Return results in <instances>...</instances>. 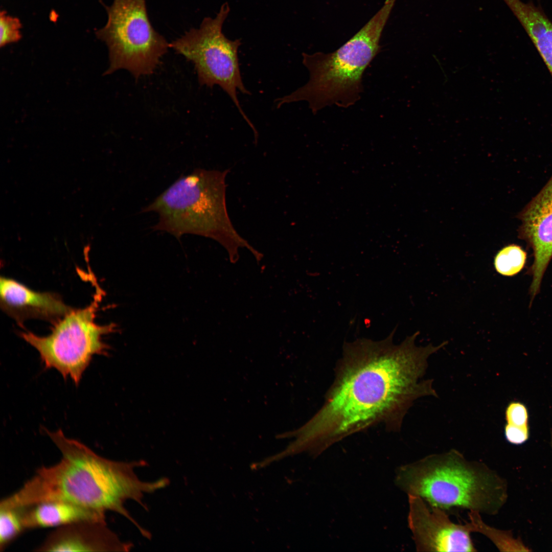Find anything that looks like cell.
Here are the masks:
<instances>
[{"label": "cell", "mask_w": 552, "mask_h": 552, "mask_svg": "<svg viewBox=\"0 0 552 552\" xmlns=\"http://www.w3.org/2000/svg\"><path fill=\"white\" fill-rule=\"evenodd\" d=\"M122 542L105 522L86 521L57 527L36 548L37 551H126Z\"/></svg>", "instance_id": "7c38bea8"}, {"label": "cell", "mask_w": 552, "mask_h": 552, "mask_svg": "<svg viewBox=\"0 0 552 552\" xmlns=\"http://www.w3.org/2000/svg\"><path fill=\"white\" fill-rule=\"evenodd\" d=\"M507 424L518 426H528V412L525 406L520 402H512L505 410Z\"/></svg>", "instance_id": "ac0fdd59"}, {"label": "cell", "mask_w": 552, "mask_h": 552, "mask_svg": "<svg viewBox=\"0 0 552 552\" xmlns=\"http://www.w3.org/2000/svg\"><path fill=\"white\" fill-rule=\"evenodd\" d=\"M394 483L407 496L444 510L461 508L489 515L499 511L507 496L505 484L494 470L455 449L398 466Z\"/></svg>", "instance_id": "3957f363"}, {"label": "cell", "mask_w": 552, "mask_h": 552, "mask_svg": "<svg viewBox=\"0 0 552 552\" xmlns=\"http://www.w3.org/2000/svg\"><path fill=\"white\" fill-rule=\"evenodd\" d=\"M26 530L19 508L0 507V550Z\"/></svg>", "instance_id": "2e32d148"}, {"label": "cell", "mask_w": 552, "mask_h": 552, "mask_svg": "<svg viewBox=\"0 0 552 552\" xmlns=\"http://www.w3.org/2000/svg\"><path fill=\"white\" fill-rule=\"evenodd\" d=\"M519 238L533 251L534 262L527 273L532 275V302L539 292L542 279L552 259V175L541 190L520 212Z\"/></svg>", "instance_id": "30bf717a"}, {"label": "cell", "mask_w": 552, "mask_h": 552, "mask_svg": "<svg viewBox=\"0 0 552 552\" xmlns=\"http://www.w3.org/2000/svg\"><path fill=\"white\" fill-rule=\"evenodd\" d=\"M407 522L416 550L476 551L468 523L453 522L445 510L408 495Z\"/></svg>", "instance_id": "9c48e42d"}, {"label": "cell", "mask_w": 552, "mask_h": 552, "mask_svg": "<svg viewBox=\"0 0 552 552\" xmlns=\"http://www.w3.org/2000/svg\"><path fill=\"white\" fill-rule=\"evenodd\" d=\"M22 25L19 18L9 15L5 10L0 13V46L20 40L22 37L20 29Z\"/></svg>", "instance_id": "e0dca14e"}, {"label": "cell", "mask_w": 552, "mask_h": 552, "mask_svg": "<svg viewBox=\"0 0 552 552\" xmlns=\"http://www.w3.org/2000/svg\"><path fill=\"white\" fill-rule=\"evenodd\" d=\"M526 259V252L520 246L510 244L497 252L494 258V267L501 275L514 276L522 270Z\"/></svg>", "instance_id": "9a60e30c"}, {"label": "cell", "mask_w": 552, "mask_h": 552, "mask_svg": "<svg viewBox=\"0 0 552 552\" xmlns=\"http://www.w3.org/2000/svg\"><path fill=\"white\" fill-rule=\"evenodd\" d=\"M229 10L228 4H223L214 18L205 17L198 28L190 29L170 47L194 63L200 85H218L228 95L256 137L258 132L237 97L238 90L250 94L243 84L239 67L238 51L241 42L228 39L222 32Z\"/></svg>", "instance_id": "ba28073f"}, {"label": "cell", "mask_w": 552, "mask_h": 552, "mask_svg": "<svg viewBox=\"0 0 552 552\" xmlns=\"http://www.w3.org/2000/svg\"><path fill=\"white\" fill-rule=\"evenodd\" d=\"M100 293L88 306L73 309L54 324L51 333L39 336L25 331L20 336L38 352L45 369H55L64 379L70 377L78 385L95 355L105 354L103 336L114 332V324L95 322Z\"/></svg>", "instance_id": "52a82bcc"}, {"label": "cell", "mask_w": 552, "mask_h": 552, "mask_svg": "<svg viewBox=\"0 0 552 552\" xmlns=\"http://www.w3.org/2000/svg\"><path fill=\"white\" fill-rule=\"evenodd\" d=\"M47 433L61 452V460L38 469L19 490L2 499L0 505L22 508L44 501L65 500L104 513L116 512L141 530L125 508V503L132 500L144 507V495L165 487L168 480L142 481L134 469L144 462L110 460L66 437L61 430Z\"/></svg>", "instance_id": "7a4b0ae2"}, {"label": "cell", "mask_w": 552, "mask_h": 552, "mask_svg": "<svg viewBox=\"0 0 552 552\" xmlns=\"http://www.w3.org/2000/svg\"><path fill=\"white\" fill-rule=\"evenodd\" d=\"M228 172L195 169L181 175L141 212L157 213L159 219L153 229L168 232L177 239L185 234L210 238L232 254L239 247L252 250L235 230L227 212Z\"/></svg>", "instance_id": "277c9868"}, {"label": "cell", "mask_w": 552, "mask_h": 552, "mask_svg": "<svg viewBox=\"0 0 552 552\" xmlns=\"http://www.w3.org/2000/svg\"><path fill=\"white\" fill-rule=\"evenodd\" d=\"M17 508L25 529L59 527L86 521L105 522L104 513L65 500L44 501Z\"/></svg>", "instance_id": "4fadbf2b"}, {"label": "cell", "mask_w": 552, "mask_h": 552, "mask_svg": "<svg viewBox=\"0 0 552 552\" xmlns=\"http://www.w3.org/2000/svg\"><path fill=\"white\" fill-rule=\"evenodd\" d=\"M504 435L507 441L510 443L514 445L522 444L528 439V427L507 424L504 427Z\"/></svg>", "instance_id": "d6986e66"}, {"label": "cell", "mask_w": 552, "mask_h": 552, "mask_svg": "<svg viewBox=\"0 0 552 552\" xmlns=\"http://www.w3.org/2000/svg\"><path fill=\"white\" fill-rule=\"evenodd\" d=\"M108 19L96 32L109 51V64L104 73L128 71L135 79L153 73L170 44L153 28L146 0H113L103 4Z\"/></svg>", "instance_id": "8992f818"}, {"label": "cell", "mask_w": 552, "mask_h": 552, "mask_svg": "<svg viewBox=\"0 0 552 552\" xmlns=\"http://www.w3.org/2000/svg\"><path fill=\"white\" fill-rule=\"evenodd\" d=\"M467 521L471 532L479 533L488 538L501 551H528L519 540L514 538L509 532L492 527L482 519L481 514L470 511Z\"/></svg>", "instance_id": "5bb4252c"}, {"label": "cell", "mask_w": 552, "mask_h": 552, "mask_svg": "<svg viewBox=\"0 0 552 552\" xmlns=\"http://www.w3.org/2000/svg\"><path fill=\"white\" fill-rule=\"evenodd\" d=\"M0 306L19 324L28 319H43L55 324L74 309L57 293L36 291L4 276H1L0 280Z\"/></svg>", "instance_id": "8fae6325"}, {"label": "cell", "mask_w": 552, "mask_h": 552, "mask_svg": "<svg viewBox=\"0 0 552 552\" xmlns=\"http://www.w3.org/2000/svg\"><path fill=\"white\" fill-rule=\"evenodd\" d=\"M396 329L381 340L362 338L344 343L322 407L295 433L299 445L313 457L378 424L388 431H399L417 399L438 397L433 380L424 376L428 358L447 341L417 347L418 331L395 344Z\"/></svg>", "instance_id": "6da1fadb"}, {"label": "cell", "mask_w": 552, "mask_h": 552, "mask_svg": "<svg viewBox=\"0 0 552 552\" xmlns=\"http://www.w3.org/2000/svg\"><path fill=\"white\" fill-rule=\"evenodd\" d=\"M396 1L386 0L373 17L335 51L303 53L309 80L291 94L277 99V107L306 101L315 114L327 106L347 108L354 104L363 91L362 75L380 50L382 31Z\"/></svg>", "instance_id": "5b68a950"}]
</instances>
